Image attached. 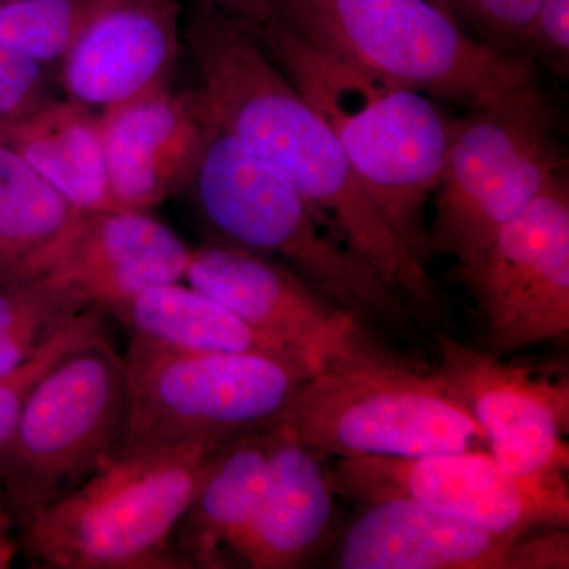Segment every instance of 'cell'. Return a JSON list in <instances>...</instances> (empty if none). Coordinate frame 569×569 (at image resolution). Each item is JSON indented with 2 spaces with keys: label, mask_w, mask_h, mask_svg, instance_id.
Instances as JSON below:
<instances>
[{
  "label": "cell",
  "mask_w": 569,
  "mask_h": 569,
  "mask_svg": "<svg viewBox=\"0 0 569 569\" xmlns=\"http://www.w3.org/2000/svg\"><path fill=\"white\" fill-rule=\"evenodd\" d=\"M183 37L220 129L293 183L318 222L426 312L437 287L389 230L328 123L296 91L254 37L219 11L190 2Z\"/></svg>",
  "instance_id": "1"
},
{
  "label": "cell",
  "mask_w": 569,
  "mask_h": 569,
  "mask_svg": "<svg viewBox=\"0 0 569 569\" xmlns=\"http://www.w3.org/2000/svg\"><path fill=\"white\" fill-rule=\"evenodd\" d=\"M252 37L328 123L389 230L425 264V209L458 121L419 89L337 58L277 17Z\"/></svg>",
  "instance_id": "2"
},
{
  "label": "cell",
  "mask_w": 569,
  "mask_h": 569,
  "mask_svg": "<svg viewBox=\"0 0 569 569\" xmlns=\"http://www.w3.org/2000/svg\"><path fill=\"white\" fill-rule=\"evenodd\" d=\"M271 427L339 459L489 451L443 376L381 346L362 325L326 356Z\"/></svg>",
  "instance_id": "3"
},
{
  "label": "cell",
  "mask_w": 569,
  "mask_h": 569,
  "mask_svg": "<svg viewBox=\"0 0 569 569\" xmlns=\"http://www.w3.org/2000/svg\"><path fill=\"white\" fill-rule=\"evenodd\" d=\"M230 441L119 443L80 488L21 530V550L48 569H179L171 539Z\"/></svg>",
  "instance_id": "4"
},
{
  "label": "cell",
  "mask_w": 569,
  "mask_h": 569,
  "mask_svg": "<svg viewBox=\"0 0 569 569\" xmlns=\"http://www.w3.org/2000/svg\"><path fill=\"white\" fill-rule=\"evenodd\" d=\"M187 192L212 239L282 258L359 320L403 326L417 313L372 266L325 231L293 183L233 134L217 130Z\"/></svg>",
  "instance_id": "5"
},
{
  "label": "cell",
  "mask_w": 569,
  "mask_h": 569,
  "mask_svg": "<svg viewBox=\"0 0 569 569\" xmlns=\"http://www.w3.org/2000/svg\"><path fill=\"white\" fill-rule=\"evenodd\" d=\"M274 17L359 69L471 107L537 82L530 56L471 39L430 0H274Z\"/></svg>",
  "instance_id": "6"
},
{
  "label": "cell",
  "mask_w": 569,
  "mask_h": 569,
  "mask_svg": "<svg viewBox=\"0 0 569 569\" xmlns=\"http://www.w3.org/2000/svg\"><path fill=\"white\" fill-rule=\"evenodd\" d=\"M119 443L233 441L274 425L317 367L274 351H179L130 337ZM118 443V445H119Z\"/></svg>",
  "instance_id": "7"
},
{
  "label": "cell",
  "mask_w": 569,
  "mask_h": 569,
  "mask_svg": "<svg viewBox=\"0 0 569 569\" xmlns=\"http://www.w3.org/2000/svg\"><path fill=\"white\" fill-rule=\"evenodd\" d=\"M127 402L126 362L104 335L40 378L0 449V496L21 530L80 488L116 448Z\"/></svg>",
  "instance_id": "8"
},
{
  "label": "cell",
  "mask_w": 569,
  "mask_h": 569,
  "mask_svg": "<svg viewBox=\"0 0 569 569\" xmlns=\"http://www.w3.org/2000/svg\"><path fill=\"white\" fill-rule=\"evenodd\" d=\"M550 104L537 82L456 123L427 228V260L473 257L563 174Z\"/></svg>",
  "instance_id": "9"
},
{
  "label": "cell",
  "mask_w": 569,
  "mask_h": 569,
  "mask_svg": "<svg viewBox=\"0 0 569 569\" xmlns=\"http://www.w3.org/2000/svg\"><path fill=\"white\" fill-rule=\"evenodd\" d=\"M485 323L482 350L507 356L569 336V190L565 176L485 249L456 261Z\"/></svg>",
  "instance_id": "10"
},
{
  "label": "cell",
  "mask_w": 569,
  "mask_h": 569,
  "mask_svg": "<svg viewBox=\"0 0 569 569\" xmlns=\"http://www.w3.org/2000/svg\"><path fill=\"white\" fill-rule=\"evenodd\" d=\"M329 482L336 496L348 500L413 498L505 537L568 529L569 523L567 475L515 477L489 451L339 459L329 471Z\"/></svg>",
  "instance_id": "11"
},
{
  "label": "cell",
  "mask_w": 569,
  "mask_h": 569,
  "mask_svg": "<svg viewBox=\"0 0 569 569\" xmlns=\"http://www.w3.org/2000/svg\"><path fill=\"white\" fill-rule=\"evenodd\" d=\"M438 372L466 403L488 440L490 456L515 477L550 478L569 467V381L455 337H436Z\"/></svg>",
  "instance_id": "12"
},
{
  "label": "cell",
  "mask_w": 569,
  "mask_h": 569,
  "mask_svg": "<svg viewBox=\"0 0 569 569\" xmlns=\"http://www.w3.org/2000/svg\"><path fill=\"white\" fill-rule=\"evenodd\" d=\"M183 280L317 369L362 325L288 266L217 239L192 249Z\"/></svg>",
  "instance_id": "13"
},
{
  "label": "cell",
  "mask_w": 569,
  "mask_h": 569,
  "mask_svg": "<svg viewBox=\"0 0 569 569\" xmlns=\"http://www.w3.org/2000/svg\"><path fill=\"white\" fill-rule=\"evenodd\" d=\"M179 0H102L59 63L67 99L97 112L171 88Z\"/></svg>",
  "instance_id": "14"
},
{
  "label": "cell",
  "mask_w": 569,
  "mask_h": 569,
  "mask_svg": "<svg viewBox=\"0 0 569 569\" xmlns=\"http://www.w3.org/2000/svg\"><path fill=\"white\" fill-rule=\"evenodd\" d=\"M102 129L116 209L148 212L189 189L220 126L201 89L167 88L103 111Z\"/></svg>",
  "instance_id": "15"
},
{
  "label": "cell",
  "mask_w": 569,
  "mask_h": 569,
  "mask_svg": "<svg viewBox=\"0 0 569 569\" xmlns=\"http://www.w3.org/2000/svg\"><path fill=\"white\" fill-rule=\"evenodd\" d=\"M192 247L146 211L81 212L36 272L69 284L102 310L157 284L186 279Z\"/></svg>",
  "instance_id": "16"
},
{
  "label": "cell",
  "mask_w": 569,
  "mask_h": 569,
  "mask_svg": "<svg viewBox=\"0 0 569 569\" xmlns=\"http://www.w3.org/2000/svg\"><path fill=\"white\" fill-rule=\"evenodd\" d=\"M343 531L332 567L342 569H512L520 537L481 529L413 498H385Z\"/></svg>",
  "instance_id": "17"
},
{
  "label": "cell",
  "mask_w": 569,
  "mask_h": 569,
  "mask_svg": "<svg viewBox=\"0 0 569 569\" xmlns=\"http://www.w3.org/2000/svg\"><path fill=\"white\" fill-rule=\"evenodd\" d=\"M276 433L268 482L231 567H302L320 550L336 518V492L320 452Z\"/></svg>",
  "instance_id": "18"
},
{
  "label": "cell",
  "mask_w": 569,
  "mask_h": 569,
  "mask_svg": "<svg viewBox=\"0 0 569 569\" xmlns=\"http://www.w3.org/2000/svg\"><path fill=\"white\" fill-rule=\"evenodd\" d=\"M272 427L230 441L206 471L171 539L179 569L231 568V553L254 518L274 447Z\"/></svg>",
  "instance_id": "19"
},
{
  "label": "cell",
  "mask_w": 569,
  "mask_h": 569,
  "mask_svg": "<svg viewBox=\"0 0 569 569\" xmlns=\"http://www.w3.org/2000/svg\"><path fill=\"white\" fill-rule=\"evenodd\" d=\"M7 144L20 153L77 211L116 209L104 159L102 112L73 100H48L0 122Z\"/></svg>",
  "instance_id": "20"
},
{
  "label": "cell",
  "mask_w": 569,
  "mask_h": 569,
  "mask_svg": "<svg viewBox=\"0 0 569 569\" xmlns=\"http://www.w3.org/2000/svg\"><path fill=\"white\" fill-rule=\"evenodd\" d=\"M104 313L121 321L130 337L171 350L203 353L274 351L301 356L279 340L257 331L228 307L190 284L174 282L144 288L112 302Z\"/></svg>",
  "instance_id": "21"
},
{
  "label": "cell",
  "mask_w": 569,
  "mask_h": 569,
  "mask_svg": "<svg viewBox=\"0 0 569 569\" xmlns=\"http://www.w3.org/2000/svg\"><path fill=\"white\" fill-rule=\"evenodd\" d=\"M80 213L0 141V252L18 272H36Z\"/></svg>",
  "instance_id": "22"
},
{
  "label": "cell",
  "mask_w": 569,
  "mask_h": 569,
  "mask_svg": "<svg viewBox=\"0 0 569 569\" xmlns=\"http://www.w3.org/2000/svg\"><path fill=\"white\" fill-rule=\"evenodd\" d=\"M91 305L43 272L0 279V378L10 376L61 335Z\"/></svg>",
  "instance_id": "23"
},
{
  "label": "cell",
  "mask_w": 569,
  "mask_h": 569,
  "mask_svg": "<svg viewBox=\"0 0 569 569\" xmlns=\"http://www.w3.org/2000/svg\"><path fill=\"white\" fill-rule=\"evenodd\" d=\"M102 0H6L0 44L40 66H58Z\"/></svg>",
  "instance_id": "24"
},
{
  "label": "cell",
  "mask_w": 569,
  "mask_h": 569,
  "mask_svg": "<svg viewBox=\"0 0 569 569\" xmlns=\"http://www.w3.org/2000/svg\"><path fill=\"white\" fill-rule=\"evenodd\" d=\"M107 313L97 307L84 310L80 317L66 329L54 337L51 342L41 348L39 353L29 359L24 366L14 370L10 376L0 378V449L6 447L7 441L18 419L21 417L22 408L28 402L32 389L39 383L40 378L58 365L59 361L70 353L71 350L93 339V337L104 335L103 323Z\"/></svg>",
  "instance_id": "25"
},
{
  "label": "cell",
  "mask_w": 569,
  "mask_h": 569,
  "mask_svg": "<svg viewBox=\"0 0 569 569\" xmlns=\"http://www.w3.org/2000/svg\"><path fill=\"white\" fill-rule=\"evenodd\" d=\"M542 0H451L456 17L462 13L490 40V47L518 54L516 48L527 43L531 22Z\"/></svg>",
  "instance_id": "26"
},
{
  "label": "cell",
  "mask_w": 569,
  "mask_h": 569,
  "mask_svg": "<svg viewBox=\"0 0 569 569\" xmlns=\"http://www.w3.org/2000/svg\"><path fill=\"white\" fill-rule=\"evenodd\" d=\"M47 67L0 44V122L13 121L54 99Z\"/></svg>",
  "instance_id": "27"
},
{
  "label": "cell",
  "mask_w": 569,
  "mask_h": 569,
  "mask_svg": "<svg viewBox=\"0 0 569 569\" xmlns=\"http://www.w3.org/2000/svg\"><path fill=\"white\" fill-rule=\"evenodd\" d=\"M527 43L556 59L559 66H568L569 0H542Z\"/></svg>",
  "instance_id": "28"
},
{
  "label": "cell",
  "mask_w": 569,
  "mask_h": 569,
  "mask_svg": "<svg viewBox=\"0 0 569 569\" xmlns=\"http://www.w3.org/2000/svg\"><path fill=\"white\" fill-rule=\"evenodd\" d=\"M219 11L250 36H257L274 18V0H190Z\"/></svg>",
  "instance_id": "29"
},
{
  "label": "cell",
  "mask_w": 569,
  "mask_h": 569,
  "mask_svg": "<svg viewBox=\"0 0 569 569\" xmlns=\"http://www.w3.org/2000/svg\"><path fill=\"white\" fill-rule=\"evenodd\" d=\"M21 550V529L13 512L0 496V569L13 563Z\"/></svg>",
  "instance_id": "30"
},
{
  "label": "cell",
  "mask_w": 569,
  "mask_h": 569,
  "mask_svg": "<svg viewBox=\"0 0 569 569\" xmlns=\"http://www.w3.org/2000/svg\"><path fill=\"white\" fill-rule=\"evenodd\" d=\"M17 272V268H14L13 263L6 257L2 252H0V279L2 277L13 274Z\"/></svg>",
  "instance_id": "31"
},
{
  "label": "cell",
  "mask_w": 569,
  "mask_h": 569,
  "mask_svg": "<svg viewBox=\"0 0 569 569\" xmlns=\"http://www.w3.org/2000/svg\"><path fill=\"white\" fill-rule=\"evenodd\" d=\"M430 2L436 3L438 9L447 11L448 14H451L452 18H456V20H458V17H456L455 13V9H452L451 0H430Z\"/></svg>",
  "instance_id": "32"
},
{
  "label": "cell",
  "mask_w": 569,
  "mask_h": 569,
  "mask_svg": "<svg viewBox=\"0 0 569 569\" xmlns=\"http://www.w3.org/2000/svg\"><path fill=\"white\" fill-rule=\"evenodd\" d=\"M6 2V0H0V3Z\"/></svg>",
  "instance_id": "33"
}]
</instances>
